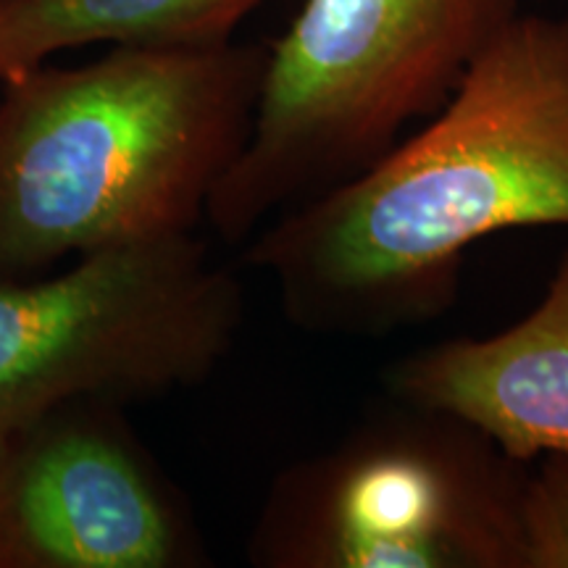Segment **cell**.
<instances>
[{
    "instance_id": "6da1fadb",
    "label": "cell",
    "mask_w": 568,
    "mask_h": 568,
    "mask_svg": "<svg viewBox=\"0 0 568 568\" xmlns=\"http://www.w3.org/2000/svg\"><path fill=\"white\" fill-rule=\"evenodd\" d=\"M521 226H568V19L527 11L422 130L276 213L243 261L297 329L385 337L450 311L468 247Z\"/></svg>"
},
{
    "instance_id": "3957f363",
    "label": "cell",
    "mask_w": 568,
    "mask_h": 568,
    "mask_svg": "<svg viewBox=\"0 0 568 568\" xmlns=\"http://www.w3.org/2000/svg\"><path fill=\"white\" fill-rule=\"evenodd\" d=\"M527 0H303L268 45L251 140L205 222L245 245L276 213L337 187L443 109Z\"/></svg>"
},
{
    "instance_id": "ba28073f",
    "label": "cell",
    "mask_w": 568,
    "mask_h": 568,
    "mask_svg": "<svg viewBox=\"0 0 568 568\" xmlns=\"http://www.w3.org/2000/svg\"><path fill=\"white\" fill-rule=\"evenodd\" d=\"M266 0H0V82L53 53L111 42L130 48H213L234 40Z\"/></svg>"
},
{
    "instance_id": "5b68a950",
    "label": "cell",
    "mask_w": 568,
    "mask_h": 568,
    "mask_svg": "<svg viewBox=\"0 0 568 568\" xmlns=\"http://www.w3.org/2000/svg\"><path fill=\"white\" fill-rule=\"evenodd\" d=\"M243 322V284L195 232L0 282V445L67 403L126 406L203 385Z\"/></svg>"
},
{
    "instance_id": "7a4b0ae2",
    "label": "cell",
    "mask_w": 568,
    "mask_h": 568,
    "mask_svg": "<svg viewBox=\"0 0 568 568\" xmlns=\"http://www.w3.org/2000/svg\"><path fill=\"white\" fill-rule=\"evenodd\" d=\"M268 45H116L74 69L6 82L0 282L55 261L193 234L245 151Z\"/></svg>"
},
{
    "instance_id": "277c9868",
    "label": "cell",
    "mask_w": 568,
    "mask_h": 568,
    "mask_svg": "<svg viewBox=\"0 0 568 568\" xmlns=\"http://www.w3.org/2000/svg\"><path fill=\"white\" fill-rule=\"evenodd\" d=\"M527 468L460 418L397 403L276 474L247 558L258 568H524Z\"/></svg>"
},
{
    "instance_id": "52a82bcc",
    "label": "cell",
    "mask_w": 568,
    "mask_h": 568,
    "mask_svg": "<svg viewBox=\"0 0 568 568\" xmlns=\"http://www.w3.org/2000/svg\"><path fill=\"white\" fill-rule=\"evenodd\" d=\"M395 403L460 418L518 464L568 453V251L542 301L489 337H456L385 374Z\"/></svg>"
},
{
    "instance_id": "9c48e42d",
    "label": "cell",
    "mask_w": 568,
    "mask_h": 568,
    "mask_svg": "<svg viewBox=\"0 0 568 568\" xmlns=\"http://www.w3.org/2000/svg\"><path fill=\"white\" fill-rule=\"evenodd\" d=\"M524 568H568V453L531 460L518 503Z\"/></svg>"
},
{
    "instance_id": "8992f818",
    "label": "cell",
    "mask_w": 568,
    "mask_h": 568,
    "mask_svg": "<svg viewBox=\"0 0 568 568\" xmlns=\"http://www.w3.org/2000/svg\"><path fill=\"white\" fill-rule=\"evenodd\" d=\"M77 400L0 445V568H195L193 508L122 414Z\"/></svg>"
}]
</instances>
